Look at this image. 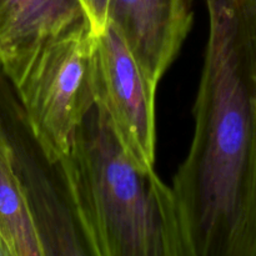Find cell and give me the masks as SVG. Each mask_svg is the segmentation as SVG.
Wrapping results in <instances>:
<instances>
[{
    "label": "cell",
    "instance_id": "cell-1",
    "mask_svg": "<svg viewBox=\"0 0 256 256\" xmlns=\"http://www.w3.org/2000/svg\"><path fill=\"white\" fill-rule=\"evenodd\" d=\"M189 152L172 180L184 256H256V0H205Z\"/></svg>",
    "mask_w": 256,
    "mask_h": 256
},
{
    "label": "cell",
    "instance_id": "cell-5",
    "mask_svg": "<svg viewBox=\"0 0 256 256\" xmlns=\"http://www.w3.org/2000/svg\"><path fill=\"white\" fill-rule=\"evenodd\" d=\"M95 102L138 166L154 170L156 129L155 95L126 42L108 22L94 42Z\"/></svg>",
    "mask_w": 256,
    "mask_h": 256
},
{
    "label": "cell",
    "instance_id": "cell-7",
    "mask_svg": "<svg viewBox=\"0 0 256 256\" xmlns=\"http://www.w3.org/2000/svg\"><path fill=\"white\" fill-rule=\"evenodd\" d=\"M85 22L80 0H0V68L14 79L48 42Z\"/></svg>",
    "mask_w": 256,
    "mask_h": 256
},
{
    "label": "cell",
    "instance_id": "cell-6",
    "mask_svg": "<svg viewBox=\"0 0 256 256\" xmlns=\"http://www.w3.org/2000/svg\"><path fill=\"white\" fill-rule=\"evenodd\" d=\"M194 0H109L108 22L122 34L155 90L192 26Z\"/></svg>",
    "mask_w": 256,
    "mask_h": 256
},
{
    "label": "cell",
    "instance_id": "cell-10",
    "mask_svg": "<svg viewBox=\"0 0 256 256\" xmlns=\"http://www.w3.org/2000/svg\"><path fill=\"white\" fill-rule=\"evenodd\" d=\"M0 256H12V252H10L6 242H5V238L2 235V229H0Z\"/></svg>",
    "mask_w": 256,
    "mask_h": 256
},
{
    "label": "cell",
    "instance_id": "cell-8",
    "mask_svg": "<svg viewBox=\"0 0 256 256\" xmlns=\"http://www.w3.org/2000/svg\"><path fill=\"white\" fill-rule=\"evenodd\" d=\"M0 229L12 256H44L39 235L0 132Z\"/></svg>",
    "mask_w": 256,
    "mask_h": 256
},
{
    "label": "cell",
    "instance_id": "cell-2",
    "mask_svg": "<svg viewBox=\"0 0 256 256\" xmlns=\"http://www.w3.org/2000/svg\"><path fill=\"white\" fill-rule=\"evenodd\" d=\"M62 160L95 256H184L172 186L135 164L96 102Z\"/></svg>",
    "mask_w": 256,
    "mask_h": 256
},
{
    "label": "cell",
    "instance_id": "cell-9",
    "mask_svg": "<svg viewBox=\"0 0 256 256\" xmlns=\"http://www.w3.org/2000/svg\"><path fill=\"white\" fill-rule=\"evenodd\" d=\"M94 35H99L108 25L109 0H80Z\"/></svg>",
    "mask_w": 256,
    "mask_h": 256
},
{
    "label": "cell",
    "instance_id": "cell-4",
    "mask_svg": "<svg viewBox=\"0 0 256 256\" xmlns=\"http://www.w3.org/2000/svg\"><path fill=\"white\" fill-rule=\"evenodd\" d=\"M0 132L29 205L44 256H95L64 160L48 154L0 68Z\"/></svg>",
    "mask_w": 256,
    "mask_h": 256
},
{
    "label": "cell",
    "instance_id": "cell-3",
    "mask_svg": "<svg viewBox=\"0 0 256 256\" xmlns=\"http://www.w3.org/2000/svg\"><path fill=\"white\" fill-rule=\"evenodd\" d=\"M95 35L90 22L42 46L10 80L48 154H69L76 129L95 104Z\"/></svg>",
    "mask_w": 256,
    "mask_h": 256
}]
</instances>
